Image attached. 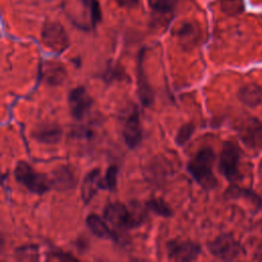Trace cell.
<instances>
[{"label": "cell", "mask_w": 262, "mask_h": 262, "mask_svg": "<svg viewBox=\"0 0 262 262\" xmlns=\"http://www.w3.org/2000/svg\"><path fill=\"white\" fill-rule=\"evenodd\" d=\"M100 177L101 175L99 168H94L90 170L84 176L81 185V199L85 205H88L97 193L98 189H100Z\"/></svg>", "instance_id": "16"}, {"label": "cell", "mask_w": 262, "mask_h": 262, "mask_svg": "<svg viewBox=\"0 0 262 262\" xmlns=\"http://www.w3.org/2000/svg\"><path fill=\"white\" fill-rule=\"evenodd\" d=\"M144 205L148 211H151L158 216L169 218V217H172L173 215L172 208L169 206V204L165 200L161 198H151L150 200L146 201Z\"/></svg>", "instance_id": "20"}, {"label": "cell", "mask_w": 262, "mask_h": 262, "mask_svg": "<svg viewBox=\"0 0 262 262\" xmlns=\"http://www.w3.org/2000/svg\"><path fill=\"white\" fill-rule=\"evenodd\" d=\"M176 36L181 46L184 48H191L198 43L201 37V31L194 23L183 21L177 28Z\"/></svg>", "instance_id": "17"}, {"label": "cell", "mask_w": 262, "mask_h": 262, "mask_svg": "<svg viewBox=\"0 0 262 262\" xmlns=\"http://www.w3.org/2000/svg\"><path fill=\"white\" fill-rule=\"evenodd\" d=\"M122 136L125 144L130 148H136L142 141L143 130L140 121V114L135 104L130 106L123 116Z\"/></svg>", "instance_id": "5"}, {"label": "cell", "mask_w": 262, "mask_h": 262, "mask_svg": "<svg viewBox=\"0 0 262 262\" xmlns=\"http://www.w3.org/2000/svg\"><path fill=\"white\" fill-rule=\"evenodd\" d=\"M14 256L20 261H37L39 260V248L37 245H23L15 249Z\"/></svg>", "instance_id": "23"}, {"label": "cell", "mask_w": 262, "mask_h": 262, "mask_svg": "<svg viewBox=\"0 0 262 262\" xmlns=\"http://www.w3.org/2000/svg\"><path fill=\"white\" fill-rule=\"evenodd\" d=\"M89 11H90V18L93 26L99 23L101 18V10L99 3L96 0H79Z\"/></svg>", "instance_id": "26"}, {"label": "cell", "mask_w": 262, "mask_h": 262, "mask_svg": "<svg viewBox=\"0 0 262 262\" xmlns=\"http://www.w3.org/2000/svg\"><path fill=\"white\" fill-rule=\"evenodd\" d=\"M195 131V125L191 122L185 123L178 129L176 136H175V142L178 146H183L186 142L189 141L191 136L193 135Z\"/></svg>", "instance_id": "24"}, {"label": "cell", "mask_w": 262, "mask_h": 262, "mask_svg": "<svg viewBox=\"0 0 262 262\" xmlns=\"http://www.w3.org/2000/svg\"><path fill=\"white\" fill-rule=\"evenodd\" d=\"M237 97L247 106L255 107L262 102V87L256 83H249L239 88Z\"/></svg>", "instance_id": "18"}, {"label": "cell", "mask_w": 262, "mask_h": 262, "mask_svg": "<svg viewBox=\"0 0 262 262\" xmlns=\"http://www.w3.org/2000/svg\"><path fill=\"white\" fill-rule=\"evenodd\" d=\"M13 173L15 180L32 193L42 195L51 188L49 176L36 171L26 161L17 162Z\"/></svg>", "instance_id": "3"}, {"label": "cell", "mask_w": 262, "mask_h": 262, "mask_svg": "<svg viewBox=\"0 0 262 262\" xmlns=\"http://www.w3.org/2000/svg\"><path fill=\"white\" fill-rule=\"evenodd\" d=\"M238 134L244 143L251 148L262 145V123L255 118H250L241 124Z\"/></svg>", "instance_id": "11"}, {"label": "cell", "mask_w": 262, "mask_h": 262, "mask_svg": "<svg viewBox=\"0 0 262 262\" xmlns=\"http://www.w3.org/2000/svg\"><path fill=\"white\" fill-rule=\"evenodd\" d=\"M221 10L229 15H235L244 11V0H220Z\"/></svg>", "instance_id": "25"}, {"label": "cell", "mask_w": 262, "mask_h": 262, "mask_svg": "<svg viewBox=\"0 0 262 262\" xmlns=\"http://www.w3.org/2000/svg\"><path fill=\"white\" fill-rule=\"evenodd\" d=\"M67 77V70L62 63L58 61H46L42 66L41 78L50 86H58L62 84Z\"/></svg>", "instance_id": "15"}, {"label": "cell", "mask_w": 262, "mask_h": 262, "mask_svg": "<svg viewBox=\"0 0 262 262\" xmlns=\"http://www.w3.org/2000/svg\"><path fill=\"white\" fill-rule=\"evenodd\" d=\"M48 258L50 259H55V260H60V261H78V259L73 256L70 253L63 252L61 250H55L52 252L48 253Z\"/></svg>", "instance_id": "27"}, {"label": "cell", "mask_w": 262, "mask_h": 262, "mask_svg": "<svg viewBox=\"0 0 262 262\" xmlns=\"http://www.w3.org/2000/svg\"><path fill=\"white\" fill-rule=\"evenodd\" d=\"M101 78L105 83L113 81H124L127 78L125 70L118 63H108L105 70L101 73Z\"/></svg>", "instance_id": "22"}, {"label": "cell", "mask_w": 262, "mask_h": 262, "mask_svg": "<svg viewBox=\"0 0 262 262\" xmlns=\"http://www.w3.org/2000/svg\"><path fill=\"white\" fill-rule=\"evenodd\" d=\"M143 52V50L140 52L137 62V94L141 104L145 107H148L154 103L155 93L147 81V78L144 74V70L142 67Z\"/></svg>", "instance_id": "14"}, {"label": "cell", "mask_w": 262, "mask_h": 262, "mask_svg": "<svg viewBox=\"0 0 262 262\" xmlns=\"http://www.w3.org/2000/svg\"><path fill=\"white\" fill-rule=\"evenodd\" d=\"M147 208L138 202L130 205L121 202L108 203L103 209V218L117 231H126L143 225L147 220Z\"/></svg>", "instance_id": "1"}, {"label": "cell", "mask_w": 262, "mask_h": 262, "mask_svg": "<svg viewBox=\"0 0 262 262\" xmlns=\"http://www.w3.org/2000/svg\"><path fill=\"white\" fill-rule=\"evenodd\" d=\"M149 6L158 19L169 21L174 9L177 5V0H148Z\"/></svg>", "instance_id": "19"}, {"label": "cell", "mask_w": 262, "mask_h": 262, "mask_svg": "<svg viewBox=\"0 0 262 262\" xmlns=\"http://www.w3.org/2000/svg\"><path fill=\"white\" fill-rule=\"evenodd\" d=\"M32 137L44 144H56L61 140L62 129L56 123H41L32 131Z\"/></svg>", "instance_id": "13"}, {"label": "cell", "mask_w": 262, "mask_h": 262, "mask_svg": "<svg viewBox=\"0 0 262 262\" xmlns=\"http://www.w3.org/2000/svg\"><path fill=\"white\" fill-rule=\"evenodd\" d=\"M42 43L56 53L63 52L70 45V40L63 27L57 21H46L41 31Z\"/></svg>", "instance_id": "7"}, {"label": "cell", "mask_w": 262, "mask_h": 262, "mask_svg": "<svg viewBox=\"0 0 262 262\" xmlns=\"http://www.w3.org/2000/svg\"><path fill=\"white\" fill-rule=\"evenodd\" d=\"M118 174H119V167L117 165L108 166L104 176L100 177V181H99L100 189L108 190V191L116 190L118 185Z\"/></svg>", "instance_id": "21"}, {"label": "cell", "mask_w": 262, "mask_h": 262, "mask_svg": "<svg viewBox=\"0 0 262 262\" xmlns=\"http://www.w3.org/2000/svg\"><path fill=\"white\" fill-rule=\"evenodd\" d=\"M210 254L220 260H234L245 253L241 243L232 234L222 233L207 244Z\"/></svg>", "instance_id": "4"}, {"label": "cell", "mask_w": 262, "mask_h": 262, "mask_svg": "<svg viewBox=\"0 0 262 262\" xmlns=\"http://www.w3.org/2000/svg\"><path fill=\"white\" fill-rule=\"evenodd\" d=\"M239 159L241 152L238 146L231 140L223 142L219 157L218 170L220 174L230 182L236 181L239 178Z\"/></svg>", "instance_id": "6"}, {"label": "cell", "mask_w": 262, "mask_h": 262, "mask_svg": "<svg viewBox=\"0 0 262 262\" xmlns=\"http://www.w3.org/2000/svg\"><path fill=\"white\" fill-rule=\"evenodd\" d=\"M51 188L58 191H67L76 187L77 177L74 170L67 165H60L53 169L49 175Z\"/></svg>", "instance_id": "10"}, {"label": "cell", "mask_w": 262, "mask_h": 262, "mask_svg": "<svg viewBox=\"0 0 262 262\" xmlns=\"http://www.w3.org/2000/svg\"><path fill=\"white\" fill-rule=\"evenodd\" d=\"M68 104L71 116L77 120H83L93 105V98L84 86L73 88L68 95Z\"/></svg>", "instance_id": "9"}, {"label": "cell", "mask_w": 262, "mask_h": 262, "mask_svg": "<svg viewBox=\"0 0 262 262\" xmlns=\"http://www.w3.org/2000/svg\"><path fill=\"white\" fill-rule=\"evenodd\" d=\"M86 225L89 230L95 236L102 239H111L113 242L119 243L121 239V235L117 230H113L108 225L106 220L101 218L100 216L91 213L86 217Z\"/></svg>", "instance_id": "12"}, {"label": "cell", "mask_w": 262, "mask_h": 262, "mask_svg": "<svg viewBox=\"0 0 262 262\" xmlns=\"http://www.w3.org/2000/svg\"><path fill=\"white\" fill-rule=\"evenodd\" d=\"M42 1H52V0H42Z\"/></svg>", "instance_id": "29"}, {"label": "cell", "mask_w": 262, "mask_h": 262, "mask_svg": "<svg viewBox=\"0 0 262 262\" xmlns=\"http://www.w3.org/2000/svg\"><path fill=\"white\" fill-rule=\"evenodd\" d=\"M216 156L212 147L200 148L187 163V172L194 181L205 190L214 189L218 185L217 178L213 172Z\"/></svg>", "instance_id": "2"}, {"label": "cell", "mask_w": 262, "mask_h": 262, "mask_svg": "<svg viewBox=\"0 0 262 262\" xmlns=\"http://www.w3.org/2000/svg\"><path fill=\"white\" fill-rule=\"evenodd\" d=\"M166 252L172 261H193L202 252L201 245L190 239L174 238L166 244Z\"/></svg>", "instance_id": "8"}, {"label": "cell", "mask_w": 262, "mask_h": 262, "mask_svg": "<svg viewBox=\"0 0 262 262\" xmlns=\"http://www.w3.org/2000/svg\"><path fill=\"white\" fill-rule=\"evenodd\" d=\"M118 5L125 8H133L139 4V0H116Z\"/></svg>", "instance_id": "28"}]
</instances>
